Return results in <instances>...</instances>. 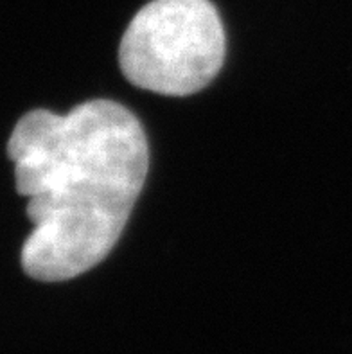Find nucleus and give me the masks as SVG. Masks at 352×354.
<instances>
[{"mask_svg":"<svg viewBox=\"0 0 352 354\" xmlns=\"http://www.w3.org/2000/svg\"><path fill=\"white\" fill-rule=\"evenodd\" d=\"M8 155L35 225L22 248L24 272L62 283L99 265L146 182L149 148L140 121L110 99L65 115L33 110L15 126Z\"/></svg>","mask_w":352,"mask_h":354,"instance_id":"nucleus-1","label":"nucleus"},{"mask_svg":"<svg viewBox=\"0 0 352 354\" xmlns=\"http://www.w3.org/2000/svg\"><path fill=\"white\" fill-rule=\"evenodd\" d=\"M227 54L223 22L210 0H151L119 45L131 85L155 94H196L218 76Z\"/></svg>","mask_w":352,"mask_h":354,"instance_id":"nucleus-2","label":"nucleus"}]
</instances>
